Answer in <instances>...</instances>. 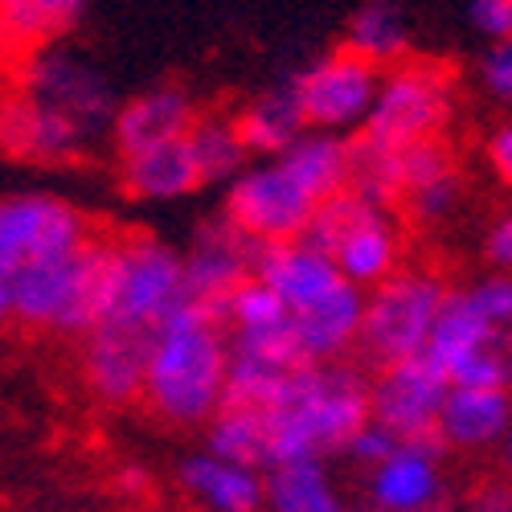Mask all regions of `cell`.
I'll return each mask as SVG.
<instances>
[{"label":"cell","mask_w":512,"mask_h":512,"mask_svg":"<svg viewBox=\"0 0 512 512\" xmlns=\"http://www.w3.org/2000/svg\"><path fill=\"white\" fill-rule=\"evenodd\" d=\"M226 332L197 300H181L156 328L144 369V398L168 422H205L226 390Z\"/></svg>","instance_id":"cell-2"},{"label":"cell","mask_w":512,"mask_h":512,"mask_svg":"<svg viewBox=\"0 0 512 512\" xmlns=\"http://www.w3.org/2000/svg\"><path fill=\"white\" fill-rule=\"evenodd\" d=\"M263 496L275 512H345L320 459H295L267 467Z\"/></svg>","instance_id":"cell-27"},{"label":"cell","mask_w":512,"mask_h":512,"mask_svg":"<svg viewBox=\"0 0 512 512\" xmlns=\"http://www.w3.org/2000/svg\"><path fill=\"white\" fill-rule=\"evenodd\" d=\"M185 144L193 152V164L201 173V185H218V181H234L238 173H246V144L238 136L234 119L226 115H197L193 127L185 132Z\"/></svg>","instance_id":"cell-28"},{"label":"cell","mask_w":512,"mask_h":512,"mask_svg":"<svg viewBox=\"0 0 512 512\" xmlns=\"http://www.w3.org/2000/svg\"><path fill=\"white\" fill-rule=\"evenodd\" d=\"M234 127H238L246 152H259V156L287 152L295 140L308 132V119H304V107H300L295 78L275 82V87H267L259 99H250V107L234 119Z\"/></svg>","instance_id":"cell-20"},{"label":"cell","mask_w":512,"mask_h":512,"mask_svg":"<svg viewBox=\"0 0 512 512\" xmlns=\"http://www.w3.org/2000/svg\"><path fill=\"white\" fill-rule=\"evenodd\" d=\"M312 209L316 201L295 185V177L279 160H271L234 177L226 218L254 242H295L304 234Z\"/></svg>","instance_id":"cell-7"},{"label":"cell","mask_w":512,"mask_h":512,"mask_svg":"<svg viewBox=\"0 0 512 512\" xmlns=\"http://www.w3.org/2000/svg\"><path fill=\"white\" fill-rule=\"evenodd\" d=\"M447 386H459V390H508V353L504 349H488V353H476L472 361H463Z\"/></svg>","instance_id":"cell-35"},{"label":"cell","mask_w":512,"mask_h":512,"mask_svg":"<svg viewBox=\"0 0 512 512\" xmlns=\"http://www.w3.org/2000/svg\"><path fill=\"white\" fill-rule=\"evenodd\" d=\"M488 349H504V332H496L467 304L463 291H447V300L431 324V336L422 345V357L435 369H443V377H451L463 361H472L476 353H488Z\"/></svg>","instance_id":"cell-18"},{"label":"cell","mask_w":512,"mask_h":512,"mask_svg":"<svg viewBox=\"0 0 512 512\" xmlns=\"http://www.w3.org/2000/svg\"><path fill=\"white\" fill-rule=\"evenodd\" d=\"M291 312L279 304V295L259 283V279H246L226 295V308H222V328L230 324L234 332H259V328H275L283 324Z\"/></svg>","instance_id":"cell-32"},{"label":"cell","mask_w":512,"mask_h":512,"mask_svg":"<svg viewBox=\"0 0 512 512\" xmlns=\"http://www.w3.org/2000/svg\"><path fill=\"white\" fill-rule=\"evenodd\" d=\"M316 205L345 189V140L328 132H304L287 152L275 156Z\"/></svg>","instance_id":"cell-26"},{"label":"cell","mask_w":512,"mask_h":512,"mask_svg":"<svg viewBox=\"0 0 512 512\" xmlns=\"http://www.w3.org/2000/svg\"><path fill=\"white\" fill-rule=\"evenodd\" d=\"M185 295L181 254L156 238H127L115 242L111 254V287L103 320H123L136 328H160Z\"/></svg>","instance_id":"cell-5"},{"label":"cell","mask_w":512,"mask_h":512,"mask_svg":"<svg viewBox=\"0 0 512 512\" xmlns=\"http://www.w3.org/2000/svg\"><path fill=\"white\" fill-rule=\"evenodd\" d=\"M119 181L136 201H177L201 189V173L193 164L185 136L132 156H119Z\"/></svg>","instance_id":"cell-19"},{"label":"cell","mask_w":512,"mask_h":512,"mask_svg":"<svg viewBox=\"0 0 512 512\" xmlns=\"http://www.w3.org/2000/svg\"><path fill=\"white\" fill-rule=\"evenodd\" d=\"M87 222L74 205L50 193H13L0 197V279L17 271L62 259L87 242Z\"/></svg>","instance_id":"cell-6"},{"label":"cell","mask_w":512,"mask_h":512,"mask_svg":"<svg viewBox=\"0 0 512 512\" xmlns=\"http://www.w3.org/2000/svg\"><path fill=\"white\" fill-rule=\"evenodd\" d=\"M209 455L238 467H267V418L259 410L222 406L209 426Z\"/></svg>","instance_id":"cell-30"},{"label":"cell","mask_w":512,"mask_h":512,"mask_svg":"<svg viewBox=\"0 0 512 512\" xmlns=\"http://www.w3.org/2000/svg\"><path fill=\"white\" fill-rule=\"evenodd\" d=\"M443 443L422 439V443H402L386 463H377L373 476V500L381 512H422L439 500V459Z\"/></svg>","instance_id":"cell-17"},{"label":"cell","mask_w":512,"mask_h":512,"mask_svg":"<svg viewBox=\"0 0 512 512\" xmlns=\"http://www.w3.org/2000/svg\"><path fill=\"white\" fill-rule=\"evenodd\" d=\"M181 480L213 512H254L263 504V480L250 467L213 459V455H189L181 463Z\"/></svg>","instance_id":"cell-24"},{"label":"cell","mask_w":512,"mask_h":512,"mask_svg":"<svg viewBox=\"0 0 512 512\" xmlns=\"http://www.w3.org/2000/svg\"><path fill=\"white\" fill-rule=\"evenodd\" d=\"M422 512H447V508H439V504H431V508H422Z\"/></svg>","instance_id":"cell-44"},{"label":"cell","mask_w":512,"mask_h":512,"mask_svg":"<svg viewBox=\"0 0 512 512\" xmlns=\"http://www.w3.org/2000/svg\"><path fill=\"white\" fill-rule=\"evenodd\" d=\"M361 308H365V295L349 283H340L336 291L324 295L320 304L295 312L291 332H295V345H300L304 361L308 365H328L336 357H345L357 345Z\"/></svg>","instance_id":"cell-16"},{"label":"cell","mask_w":512,"mask_h":512,"mask_svg":"<svg viewBox=\"0 0 512 512\" xmlns=\"http://www.w3.org/2000/svg\"><path fill=\"white\" fill-rule=\"evenodd\" d=\"M82 0H0V37L9 46H41L46 37L70 29Z\"/></svg>","instance_id":"cell-31"},{"label":"cell","mask_w":512,"mask_h":512,"mask_svg":"<svg viewBox=\"0 0 512 512\" xmlns=\"http://www.w3.org/2000/svg\"><path fill=\"white\" fill-rule=\"evenodd\" d=\"M484 250H488V263H492L500 275L512 267V222H508V218H500V222L492 226V234H488Z\"/></svg>","instance_id":"cell-40"},{"label":"cell","mask_w":512,"mask_h":512,"mask_svg":"<svg viewBox=\"0 0 512 512\" xmlns=\"http://www.w3.org/2000/svg\"><path fill=\"white\" fill-rule=\"evenodd\" d=\"M402 201H406L414 222H426V226L443 222V218H451V209L459 205V177L451 173V177H439V181L422 185V189H410Z\"/></svg>","instance_id":"cell-34"},{"label":"cell","mask_w":512,"mask_h":512,"mask_svg":"<svg viewBox=\"0 0 512 512\" xmlns=\"http://www.w3.org/2000/svg\"><path fill=\"white\" fill-rule=\"evenodd\" d=\"M156 328H136L123 320H99L87 332V353H82V373L87 386L103 402H132L144 390V369L152 357Z\"/></svg>","instance_id":"cell-12"},{"label":"cell","mask_w":512,"mask_h":512,"mask_svg":"<svg viewBox=\"0 0 512 512\" xmlns=\"http://www.w3.org/2000/svg\"><path fill=\"white\" fill-rule=\"evenodd\" d=\"M13 316V300H9V279H0V324Z\"/></svg>","instance_id":"cell-43"},{"label":"cell","mask_w":512,"mask_h":512,"mask_svg":"<svg viewBox=\"0 0 512 512\" xmlns=\"http://www.w3.org/2000/svg\"><path fill=\"white\" fill-rule=\"evenodd\" d=\"M472 25L492 46H500L512 33V0H472Z\"/></svg>","instance_id":"cell-39"},{"label":"cell","mask_w":512,"mask_h":512,"mask_svg":"<svg viewBox=\"0 0 512 512\" xmlns=\"http://www.w3.org/2000/svg\"><path fill=\"white\" fill-rule=\"evenodd\" d=\"M197 119V107L185 91L177 87H152L136 99H127L123 107H115L111 115V140L119 148V156H132L168 140H181Z\"/></svg>","instance_id":"cell-14"},{"label":"cell","mask_w":512,"mask_h":512,"mask_svg":"<svg viewBox=\"0 0 512 512\" xmlns=\"http://www.w3.org/2000/svg\"><path fill=\"white\" fill-rule=\"evenodd\" d=\"M377 82H381V70H373L369 62L345 50H336L295 78V91H300L308 127H320V132L336 136V132H349V127L365 123L373 95H377Z\"/></svg>","instance_id":"cell-10"},{"label":"cell","mask_w":512,"mask_h":512,"mask_svg":"<svg viewBox=\"0 0 512 512\" xmlns=\"http://www.w3.org/2000/svg\"><path fill=\"white\" fill-rule=\"evenodd\" d=\"M25 95L41 107H50L54 115H62L87 140L107 132L111 115H115L111 87L103 82V74L74 54H62V50L33 58V66L25 74Z\"/></svg>","instance_id":"cell-9"},{"label":"cell","mask_w":512,"mask_h":512,"mask_svg":"<svg viewBox=\"0 0 512 512\" xmlns=\"http://www.w3.org/2000/svg\"><path fill=\"white\" fill-rule=\"evenodd\" d=\"M250 279L267 283L291 316L320 304L328 291H336L340 283H345L336 275L328 254H320L304 242H263Z\"/></svg>","instance_id":"cell-13"},{"label":"cell","mask_w":512,"mask_h":512,"mask_svg":"<svg viewBox=\"0 0 512 512\" xmlns=\"http://www.w3.org/2000/svg\"><path fill=\"white\" fill-rule=\"evenodd\" d=\"M91 140L70 127L50 107L33 103L29 95H13L0 103V148L25 160H70Z\"/></svg>","instance_id":"cell-15"},{"label":"cell","mask_w":512,"mask_h":512,"mask_svg":"<svg viewBox=\"0 0 512 512\" xmlns=\"http://www.w3.org/2000/svg\"><path fill=\"white\" fill-rule=\"evenodd\" d=\"M78 254V250H74ZM74 254L62 259L33 263L9 279V300L13 316L21 324H41V328H58V320L70 308V291H74Z\"/></svg>","instance_id":"cell-23"},{"label":"cell","mask_w":512,"mask_h":512,"mask_svg":"<svg viewBox=\"0 0 512 512\" xmlns=\"http://www.w3.org/2000/svg\"><path fill=\"white\" fill-rule=\"evenodd\" d=\"M463 295L496 332L508 328V316H512V283H508V275H488V279H480L472 287H463Z\"/></svg>","instance_id":"cell-36"},{"label":"cell","mask_w":512,"mask_h":512,"mask_svg":"<svg viewBox=\"0 0 512 512\" xmlns=\"http://www.w3.org/2000/svg\"><path fill=\"white\" fill-rule=\"evenodd\" d=\"M328 259H332L336 275L357 291L386 283L398 271V230L390 222V213H373V218H365L357 230H349L336 242V250L328 254Z\"/></svg>","instance_id":"cell-22"},{"label":"cell","mask_w":512,"mask_h":512,"mask_svg":"<svg viewBox=\"0 0 512 512\" xmlns=\"http://www.w3.org/2000/svg\"><path fill=\"white\" fill-rule=\"evenodd\" d=\"M451 119V78L435 62H402L381 74L361 136L381 148H406L418 140H439Z\"/></svg>","instance_id":"cell-4"},{"label":"cell","mask_w":512,"mask_h":512,"mask_svg":"<svg viewBox=\"0 0 512 512\" xmlns=\"http://www.w3.org/2000/svg\"><path fill=\"white\" fill-rule=\"evenodd\" d=\"M508 431V390H459L451 386L435 435L443 447H488Z\"/></svg>","instance_id":"cell-21"},{"label":"cell","mask_w":512,"mask_h":512,"mask_svg":"<svg viewBox=\"0 0 512 512\" xmlns=\"http://www.w3.org/2000/svg\"><path fill=\"white\" fill-rule=\"evenodd\" d=\"M398 152V181H402V197L410 189H422L439 177H451L455 173V160L447 152L443 140H418V144H406V148H394Z\"/></svg>","instance_id":"cell-33"},{"label":"cell","mask_w":512,"mask_h":512,"mask_svg":"<svg viewBox=\"0 0 512 512\" xmlns=\"http://www.w3.org/2000/svg\"><path fill=\"white\" fill-rule=\"evenodd\" d=\"M447 377L422 353L381 369L369 390V422L390 431L398 443L435 439V418L447 398Z\"/></svg>","instance_id":"cell-8"},{"label":"cell","mask_w":512,"mask_h":512,"mask_svg":"<svg viewBox=\"0 0 512 512\" xmlns=\"http://www.w3.org/2000/svg\"><path fill=\"white\" fill-rule=\"evenodd\" d=\"M406 50H410V29H406V17L390 0H369V5H361L353 13L349 33H345V54L381 70V66L402 62Z\"/></svg>","instance_id":"cell-25"},{"label":"cell","mask_w":512,"mask_h":512,"mask_svg":"<svg viewBox=\"0 0 512 512\" xmlns=\"http://www.w3.org/2000/svg\"><path fill=\"white\" fill-rule=\"evenodd\" d=\"M259 246L250 234H242L226 213L209 218L197 230L193 250L181 259V275H185V295L197 304H205L213 312V320L222 324V308H226V295L246 283L254 275V259H259Z\"/></svg>","instance_id":"cell-11"},{"label":"cell","mask_w":512,"mask_h":512,"mask_svg":"<svg viewBox=\"0 0 512 512\" xmlns=\"http://www.w3.org/2000/svg\"><path fill=\"white\" fill-rule=\"evenodd\" d=\"M443 300H447V283L439 275L394 271L386 283H377L365 295L361 332H357L361 349L381 365L418 357L426 336H431V324H435Z\"/></svg>","instance_id":"cell-3"},{"label":"cell","mask_w":512,"mask_h":512,"mask_svg":"<svg viewBox=\"0 0 512 512\" xmlns=\"http://www.w3.org/2000/svg\"><path fill=\"white\" fill-rule=\"evenodd\" d=\"M480 82L484 91L496 99V103H508L512 99V50L508 41H500V46H492L480 62Z\"/></svg>","instance_id":"cell-37"},{"label":"cell","mask_w":512,"mask_h":512,"mask_svg":"<svg viewBox=\"0 0 512 512\" xmlns=\"http://www.w3.org/2000/svg\"><path fill=\"white\" fill-rule=\"evenodd\" d=\"M345 189L361 197L373 209H394L402 201V181H398V152L381 148L365 136L345 140Z\"/></svg>","instance_id":"cell-29"},{"label":"cell","mask_w":512,"mask_h":512,"mask_svg":"<svg viewBox=\"0 0 512 512\" xmlns=\"http://www.w3.org/2000/svg\"><path fill=\"white\" fill-rule=\"evenodd\" d=\"M467 512H508V496L500 488H488V492H480L472 504H467Z\"/></svg>","instance_id":"cell-42"},{"label":"cell","mask_w":512,"mask_h":512,"mask_svg":"<svg viewBox=\"0 0 512 512\" xmlns=\"http://www.w3.org/2000/svg\"><path fill=\"white\" fill-rule=\"evenodd\" d=\"M398 447H402V443H398L390 431H381L377 422H365L361 431H357V435L345 443V451H349L353 459H361V463H373V467H377V463H386V459H390Z\"/></svg>","instance_id":"cell-38"},{"label":"cell","mask_w":512,"mask_h":512,"mask_svg":"<svg viewBox=\"0 0 512 512\" xmlns=\"http://www.w3.org/2000/svg\"><path fill=\"white\" fill-rule=\"evenodd\" d=\"M488 160H492V168L500 173V181L512 177V127H508V123L492 132V140H488Z\"/></svg>","instance_id":"cell-41"},{"label":"cell","mask_w":512,"mask_h":512,"mask_svg":"<svg viewBox=\"0 0 512 512\" xmlns=\"http://www.w3.org/2000/svg\"><path fill=\"white\" fill-rule=\"evenodd\" d=\"M267 418V467L340 451L369 422V386L349 365H304L283 377Z\"/></svg>","instance_id":"cell-1"}]
</instances>
